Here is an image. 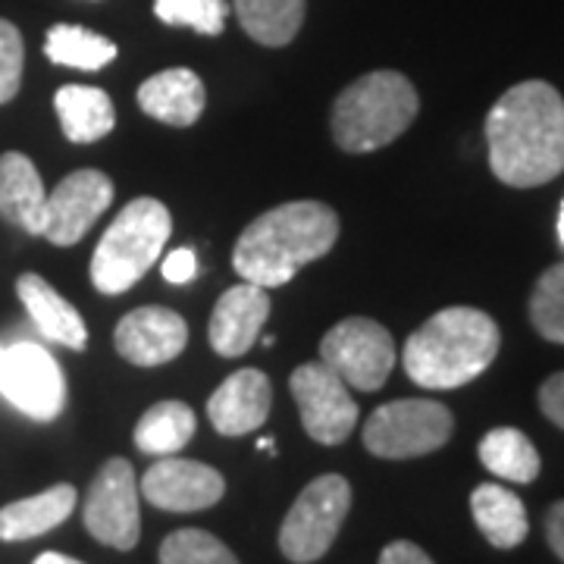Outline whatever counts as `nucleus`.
<instances>
[{
  "label": "nucleus",
  "instance_id": "obj_19",
  "mask_svg": "<svg viewBox=\"0 0 564 564\" xmlns=\"http://www.w3.org/2000/svg\"><path fill=\"white\" fill-rule=\"evenodd\" d=\"M44 204H47V192L35 163L20 151L0 154V217L32 236H41Z\"/></svg>",
  "mask_w": 564,
  "mask_h": 564
},
{
  "label": "nucleus",
  "instance_id": "obj_2",
  "mask_svg": "<svg viewBox=\"0 0 564 564\" xmlns=\"http://www.w3.org/2000/svg\"><path fill=\"white\" fill-rule=\"evenodd\" d=\"M339 239V217L323 202H289L270 207L254 223H248L232 267L245 282L263 289L285 285L302 267L321 261Z\"/></svg>",
  "mask_w": 564,
  "mask_h": 564
},
{
  "label": "nucleus",
  "instance_id": "obj_1",
  "mask_svg": "<svg viewBox=\"0 0 564 564\" xmlns=\"http://www.w3.org/2000/svg\"><path fill=\"white\" fill-rule=\"evenodd\" d=\"M489 170L511 188H536L564 173V98L543 79L518 82L486 117Z\"/></svg>",
  "mask_w": 564,
  "mask_h": 564
},
{
  "label": "nucleus",
  "instance_id": "obj_12",
  "mask_svg": "<svg viewBox=\"0 0 564 564\" xmlns=\"http://www.w3.org/2000/svg\"><path fill=\"white\" fill-rule=\"evenodd\" d=\"M110 202H113L110 176H104L101 170H76L47 195L41 236L61 248L82 242Z\"/></svg>",
  "mask_w": 564,
  "mask_h": 564
},
{
  "label": "nucleus",
  "instance_id": "obj_11",
  "mask_svg": "<svg viewBox=\"0 0 564 564\" xmlns=\"http://www.w3.org/2000/svg\"><path fill=\"white\" fill-rule=\"evenodd\" d=\"M289 389L299 404L307 436L321 445H343L358 426V402L326 364L317 361L295 367Z\"/></svg>",
  "mask_w": 564,
  "mask_h": 564
},
{
  "label": "nucleus",
  "instance_id": "obj_16",
  "mask_svg": "<svg viewBox=\"0 0 564 564\" xmlns=\"http://www.w3.org/2000/svg\"><path fill=\"white\" fill-rule=\"evenodd\" d=\"M273 408V386L263 370L245 367L226 377L207 402V417L223 436H245L261 430Z\"/></svg>",
  "mask_w": 564,
  "mask_h": 564
},
{
  "label": "nucleus",
  "instance_id": "obj_4",
  "mask_svg": "<svg viewBox=\"0 0 564 564\" xmlns=\"http://www.w3.org/2000/svg\"><path fill=\"white\" fill-rule=\"evenodd\" d=\"M421 98L408 76L377 69L355 79L333 104V139L348 154L380 151L417 120Z\"/></svg>",
  "mask_w": 564,
  "mask_h": 564
},
{
  "label": "nucleus",
  "instance_id": "obj_22",
  "mask_svg": "<svg viewBox=\"0 0 564 564\" xmlns=\"http://www.w3.org/2000/svg\"><path fill=\"white\" fill-rule=\"evenodd\" d=\"M54 107L61 117L63 135L73 144H91V141L104 139L107 132H113V126H117L113 101L101 88L63 85L54 95Z\"/></svg>",
  "mask_w": 564,
  "mask_h": 564
},
{
  "label": "nucleus",
  "instance_id": "obj_13",
  "mask_svg": "<svg viewBox=\"0 0 564 564\" xmlns=\"http://www.w3.org/2000/svg\"><path fill=\"white\" fill-rule=\"evenodd\" d=\"M226 492V480L217 467L188 458H170L151 464L141 477V496L163 511H204L217 505Z\"/></svg>",
  "mask_w": 564,
  "mask_h": 564
},
{
  "label": "nucleus",
  "instance_id": "obj_37",
  "mask_svg": "<svg viewBox=\"0 0 564 564\" xmlns=\"http://www.w3.org/2000/svg\"><path fill=\"white\" fill-rule=\"evenodd\" d=\"M558 239L564 245V202H562V214H558Z\"/></svg>",
  "mask_w": 564,
  "mask_h": 564
},
{
  "label": "nucleus",
  "instance_id": "obj_27",
  "mask_svg": "<svg viewBox=\"0 0 564 564\" xmlns=\"http://www.w3.org/2000/svg\"><path fill=\"white\" fill-rule=\"evenodd\" d=\"M530 323L543 339L564 345V261L549 267L533 285Z\"/></svg>",
  "mask_w": 564,
  "mask_h": 564
},
{
  "label": "nucleus",
  "instance_id": "obj_15",
  "mask_svg": "<svg viewBox=\"0 0 564 564\" xmlns=\"http://www.w3.org/2000/svg\"><path fill=\"white\" fill-rule=\"evenodd\" d=\"M267 317H270V299H267L263 285H258V282L232 285L229 292L220 295L210 326H207L210 348L220 358H239L258 343Z\"/></svg>",
  "mask_w": 564,
  "mask_h": 564
},
{
  "label": "nucleus",
  "instance_id": "obj_34",
  "mask_svg": "<svg viewBox=\"0 0 564 564\" xmlns=\"http://www.w3.org/2000/svg\"><path fill=\"white\" fill-rule=\"evenodd\" d=\"M545 540L549 549L564 562V502H555L545 511Z\"/></svg>",
  "mask_w": 564,
  "mask_h": 564
},
{
  "label": "nucleus",
  "instance_id": "obj_31",
  "mask_svg": "<svg viewBox=\"0 0 564 564\" xmlns=\"http://www.w3.org/2000/svg\"><path fill=\"white\" fill-rule=\"evenodd\" d=\"M540 411L558 430H564V370L552 373L543 386H540Z\"/></svg>",
  "mask_w": 564,
  "mask_h": 564
},
{
  "label": "nucleus",
  "instance_id": "obj_3",
  "mask_svg": "<svg viewBox=\"0 0 564 564\" xmlns=\"http://www.w3.org/2000/svg\"><path fill=\"white\" fill-rule=\"evenodd\" d=\"M502 333L480 307H443L404 343V373L423 389H458L496 361Z\"/></svg>",
  "mask_w": 564,
  "mask_h": 564
},
{
  "label": "nucleus",
  "instance_id": "obj_5",
  "mask_svg": "<svg viewBox=\"0 0 564 564\" xmlns=\"http://www.w3.org/2000/svg\"><path fill=\"white\" fill-rule=\"evenodd\" d=\"M173 217L158 198H135L107 226L91 258V282L104 295H122L158 263Z\"/></svg>",
  "mask_w": 564,
  "mask_h": 564
},
{
  "label": "nucleus",
  "instance_id": "obj_9",
  "mask_svg": "<svg viewBox=\"0 0 564 564\" xmlns=\"http://www.w3.org/2000/svg\"><path fill=\"white\" fill-rule=\"evenodd\" d=\"M82 518L88 533L98 543L129 552L139 545L141 511L135 470L126 458H110L91 480V489L82 505Z\"/></svg>",
  "mask_w": 564,
  "mask_h": 564
},
{
  "label": "nucleus",
  "instance_id": "obj_14",
  "mask_svg": "<svg viewBox=\"0 0 564 564\" xmlns=\"http://www.w3.org/2000/svg\"><path fill=\"white\" fill-rule=\"evenodd\" d=\"M113 345L129 364H139V367L170 364L188 345V323L170 307L148 304L117 323Z\"/></svg>",
  "mask_w": 564,
  "mask_h": 564
},
{
  "label": "nucleus",
  "instance_id": "obj_35",
  "mask_svg": "<svg viewBox=\"0 0 564 564\" xmlns=\"http://www.w3.org/2000/svg\"><path fill=\"white\" fill-rule=\"evenodd\" d=\"M35 564H82L76 558H69V555H63V552H41Z\"/></svg>",
  "mask_w": 564,
  "mask_h": 564
},
{
  "label": "nucleus",
  "instance_id": "obj_17",
  "mask_svg": "<svg viewBox=\"0 0 564 564\" xmlns=\"http://www.w3.org/2000/svg\"><path fill=\"white\" fill-rule=\"evenodd\" d=\"M17 295L44 339L66 345L73 351H82L88 345V329L79 311L39 273H22L17 280Z\"/></svg>",
  "mask_w": 564,
  "mask_h": 564
},
{
  "label": "nucleus",
  "instance_id": "obj_30",
  "mask_svg": "<svg viewBox=\"0 0 564 564\" xmlns=\"http://www.w3.org/2000/svg\"><path fill=\"white\" fill-rule=\"evenodd\" d=\"M22 63H25V47H22L20 29L13 22L0 20V104L17 98L22 85Z\"/></svg>",
  "mask_w": 564,
  "mask_h": 564
},
{
  "label": "nucleus",
  "instance_id": "obj_36",
  "mask_svg": "<svg viewBox=\"0 0 564 564\" xmlns=\"http://www.w3.org/2000/svg\"><path fill=\"white\" fill-rule=\"evenodd\" d=\"M258 448H261V452H267V455H273V452H276V443H273L270 436H263V440H258Z\"/></svg>",
  "mask_w": 564,
  "mask_h": 564
},
{
  "label": "nucleus",
  "instance_id": "obj_28",
  "mask_svg": "<svg viewBox=\"0 0 564 564\" xmlns=\"http://www.w3.org/2000/svg\"><path fill=\"white\" fill-rule=\"evenodd\" d=\"M161 564H239V558L207 530H176L163 540Z\"/></svg>",
  "mask_w": 564,
  "mask_h": 564
},
{
  "label": "nucleus",
  "instance_id": "obj_25",
  "mask_svg": "<svg viewBox=\"0 0 564 564\" xmlns=\"http://www.w3.org/2000/svg\"><path fill=\"white\" fill-rule=\"evenodd\" d=\"M232 10L263 47H285L304 22V0H232Z\"/></svg>",
  "mask_w": 564,
  "mask_h": 564
},
{
  "label": "nucleus",
  "instance_id": "obj_26",
  "mask_svg": "<svg viewBox=\"0 0 564 564\" xmlns=\"http://www.w3.org/2000/svg\"><path fill=\"white\" fill-rule=\"evenodd\" d=\"M44 54L57 66L95 73V69H104L107 63L117 61V44L91 29H82V25H54V29H47Z\"/></svg>",
  "mask_w": 564,
  "mask_h": 564
},
{
  "label": "nucleus",
  "instance_id": "obj_6",
  "mask_svg": "<svg viewBox=\"0 0 564 564\" xmlns=\"http://www.w3.org/2000/svg\"><path fill=\"white\" fill-rule=\"evenodd\" d=\"M455 433L452 411L430 399H399L377 408L364 423V445L370 455L402 462L443 448Z\"/></svg>",
  "mask_w": 564,
  "mask_h": 564
},
{
  "label": "nucleus",
  "instance_id": "obj_20",
  "mask_svg": "<svg viewBox=\"0 0 564 564\" xmlns=\"http://www.w3.org/2000/svg\"><path fill=\"white\" fill-rule=\"evenodd\" d=\"M76 502H79L76 489L69 484H57L39 492V496L3 505L0 508V540L3 543L35 540L41 533L61 527L73 514Z\"/></svg>",
  "mask_w": 564,
  "mask_h": 564
},
{
  "label": "nucleus",
  "instance_id": "obj_21",
  "mask_svg": "<svg viewBox=\"0 0 564 564\" xmlns=\"http://www.w3.org/2000/svg\"><path fill=\"white\" fill-rule=\"evenodd\" d=\"M470 514L496 549H518L530 533L524 502L499 484H484L470 492Z\"/></svg>",
  "mask_w": 564,
  "mask_h": 564
},
{
  "label": "nucleus",
  "instance_id": "obj_38",
  "mask_svg": "<svg viewBox=\"0 0 564 564\" xmlns=\"http://www.w3.org/2000/svg\"><path fill=\"white\" fill-rule=\"evenodd\" d=\"M3 355H7V348L0 345V377H3Z\"/></svg>",
  "mask_w": 564,
  "mask_h": 564
},
{
  "label": "nucleus",
  "instance_id": "obj_33",
  "mask_svg": "<svg viewBox=\"0 0 564 564\" xmlns=\"http://www.w3.org/2000/svg\"><path fill=\"white\" fill-rule=\"evenodd\" d=\"M380 564H433V558L411 540H395L380 552Z\"/></svg>",
  "mask_w": 564,
  "mask_h": 564
},
{
  "label": "nucleus",
  "instance_id": "obj_18",
  "mask_svg": "<svg viewBox=\"0 0 564 564\" xmlns=\"http://www.w3.org/2000/svg\"><path fill=\"white\" fill-rule=\"evenodd\" d=\"M204 82L198 73L176 66V69H163L148 82H141L139 88V107L166 122V126H192L202 120L204 113Z\"/></svg>",
  "mask_w": 564,
  "mask_h": 564
},
{
  "label": "nucleus",
  "instance_id": "obj_10",
  "mask_svg": "<svg viewBox=\"0 0 564 564\" xmlns=\"http://www.w3.org/2000/svg\"><path fill=\"white\" fill-rule=\"evenodd\" d=\"M0 395L32 421H54L66 404V383L57 358L39 343H17L3 355Z\"/></svg>",
  "mask_w": 564,
  "mask_h": 564
},
{
  "label": "nucleus",
  "instance_id": "obj_23",
  "mask_svg": "<svg viewBox=\"0 0 564 564\" xmlns=\"http://www.w3.org/2000/svg\"><path fill=\"white\" fill-rule=\"evenodd\" d=\"M477 455H480V462L489 474H496L499 480H508V484H533L543 470L536 445L514 426L489 430L480 440Z\"/></svg>",
  "mask_w": 564,
  "mask_h": 564
},
{
  "label": "nucleus",
  "instance_id": "obj_29",
  "mask_svg": "<svg viewBox=\"0 0 564 564\" xmlns=\"http://www.w3.org/2000/svg\"><path fill=\"white\" fill-rule=\"evenodd\" d=\"M154 17L166 25H188L198 35H220L229 3L226 0H154Z\"/></svg>",
  "mask_w": 564,
  "mask_h": 564
},
{
  "label": "nucleus",
  "instance_id": "obj_7",
  "mask_svg": "<svg viewBox=\"0 0 564 564\" xmlns=\"http://www.w3.org/2000/svg\"><path fill=\"white\" fill-rule=\"evenodd\" d=\"M351 508V486L339 474H323L304 486L280 527V549L289 562L311 564L329 552Z\"/></svg>",
  "mask_w": 564,
  "mask_h": 564
},
{
  "label": "nucleus",
  "instance_id": "obj_32",
  "mask_svg": "<svg viewBox=\"0 0 564 564\" xmlns=\"http://www.w3.org/2000/svg\"><path fill=\"white\" fill-rule=\"evenodd\" d=\"M161 273L166 282L185 285V282H192V276L198 273V261H195V254L188 248H180V251H173V254L163 258Z\"/></svg>",
  "mask_w": 564,
  "mask_h": 564
},
{
  "label": "nucleus",
  "instance_id": "obj_24",
  "mask_svg": "<svg viewBox=\"0 0 564 564\" xmlns=\"http://www.w3.org/2000/svg\"><path fill=\"white\" fill-rule=\"evenodd\" d=\"M198 417L185 402H158L135 423V445L144 455H176L192 443Z\"/></svg>",
  "mask_w": 564,
  "mask_h": 564
},
{
  "label": "nucleus",
  "instance_id": "obj_8",
  "mask_svg": "<svg viewBox=\"0 0 564 564\" xmlns=\"http://www.w3.org/2000/svg\"><path fill=\"white\" fill-rule=\"evenodd\" d=\"M321 364H326L348 389L377 392L395 367L392 333L370 317H348L323 336Z\"/></svg>",
  "mask_w": 564,
  "mask_h": 564
}]
</instances>
